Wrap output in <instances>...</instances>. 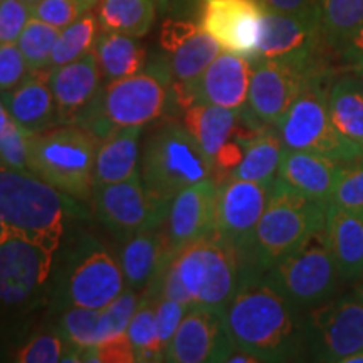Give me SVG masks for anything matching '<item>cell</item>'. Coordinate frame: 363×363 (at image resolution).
I'll return each instance as SVG.
<instances>
[{
    "mask_svg": "<svg viewBox=\"0 0 363 363\" xmlns=\"http://www.w3.org/2000/svg\"><path fill=\"white\" fill-rule=\"evenodd\" d=\"M224 321L235 348L261 362L296 360L305 353V311L259 272H246Z\"/></svg>",
    "mask_w": 363,
    "mask_h": 363,
    "instance_id": "cell-1",
    "label": "cell"
},
{
    "mask_svg": "<svg viewBox=\"0 0 363 363\" xmlns=\"http://www.w3.org/2000/svg\"><path fill=\"white\" fill-rule=\"evenodd\" d=\"M246 276L242 251L212 230L174 252L143 293L224 311Z\"/></svg>",
    "mask_w": 363,
    "mask_h": 363,
    "instance_id": "cell-2",
    "label": "cell"
},
{
    "mask_svg": "<svg viewBox=\"0 0 363 363\" xmlns=\"http://www.w3.org/2000/svg\"><path fill=\"white\" fill-rule=\"evenodd\" d=\"M326 207V202L306 197L276 179L264 214L242 252L246 272L264 274L311 234L323 229Z\"/></svg>",
    "mask_w": 363,
    "mask_h": 363,
    "instance_id": "cell-3",
    "label": "cell"
},
{
    "mask_svg": "<svg viewBox=\"0 0 363 363\" xmlns=\"http://www.w3.org/2000/svg\"><path fill=\"white\" fill-rule=\"evenodd\" d=\"M71 208V197L40 177L0 163V219L22 238L56 252Z\"/></svg>",
    "mask_w": 363,
    "mask_h": 363,
    "instance_id": "cell-4",
    "label": "cell"
},
{
    "mask_svg": "<svg viewBox=\"0 0 363 363\" xmlns=\"http://www.w3.org/2000/svg\"><path fill=\"white\" fill-rule=\"evenodd\" d=\"M140 175L150 199L157 206L169 208L180 190L214 180V165L184 123L169 120L145 143Z\"/></svg>",
    "mask_w": 363,
    "mask_h": 363,
    "instance_id": "cell-5",
    "label": "cell"
},
{
    "mask_svg": "<svg viewBox=\"0 0 363 363\" xmlns=\"http://www.w3.org/2000/svg\"><path fill=\"white\" fill-rule=\"evenodd\" d=\"M170 81L165 65L128 78L110 81L76 123L84 126L99 140L115 130L150 125L165 111Z\"/></svg>",
    "mask_w": 363,
    "mask_h": 363,
    "instance_id": "cell-6",
    "label": "cell"
},
{
    "mask_svg": "<svg viewBox=\"0 0 363 363\" xmlns=\"http://www.w3.org/2000/svg\"><path fill=\"white\" fill-rule=\"evenodd\" d=\"M99 138L78 123L57 125L34 133L29 148V172L76 201L94 192V160Z\"/></svg>",
    "mask_w": 363,
    "mask_h": 363,
    "instance_id": "cell-7",
    "label": "cell"
},
{
    "mask_svg": "<svg viewBox=\"0 0 363 363\" xmlns=\"http://www.w3.org/2000/svg\"><path fill=\"white\" fill-rule=\"evenodd\" d=\"M330 76V69L313 76L276 128L284 148L318 153L347 165L363 157V148L343 138L331 121L328 111Z\"/></svg>",
    "mask_w": 363,
    "mask_h": 363,
    "instance_id": "cell-8",
    "label": "cell"
},
{
    "mask_svg": "<svg viewBox=\"0 0 363 363\" xmlns=\"http://www.w3.org/2000/svg\"><path fill=\"white\" fill-rule=\"evenodd\" d=\"M294 306L308 311L328 301L347 284L331 254L325 227L264 272Z\"/></svg>",
    "mask_w": 363,
    "mask_h": 363,
    "instance_id": "cell-9",
    "label": "cell"
},
{
    "mask_svg": "<svg viewBox=\"0 0 363 363\" xmlns=\"http://www.w3.org/2000/svg\"><path fill=\"white\" fill-rule=\"evenodd\" d=\"M363 350V288L337 294L305 311V353L316 362L343 363Z\"/></svg>",
    "mask_w": 363,
    "mask_h": 363,
    "instance_id": "cell-10",
    "label": "cell"
},
{
    "mask_svg": "<svg viewBox=\"0 0 363 363\" xmlns=\"http://www.w3.org/2000/svg\"><path fill=\"white\" fill-rule=\"evenodd\" d=\"M326 51L328 48L315 2L299 12H274L266 9L252 57L318 67L326 66Z\"/></svg>",
    "mask_w": 363,
    "mask_h": 363,
    "instance_id": "cell-11",
    "label": "cell"
},
{
    "mask_svg": "<svg viewBox=\"0 0 363 363\" xmlns=\"http://www.w3.org/2000/svg\"><path fill=\"white\" fill-rule=\"evenodd\" d=\"M251 62L247 115L257 123L274 128L313 76L328 69V66L306 67L259 57H251Z\"/></svg>",
    "mask_w": 363,
    "mask_h": 363,
    "instance_id": "cell-12",
    "label": "cell"
},
{
    "mask_svg": "<svg viewBox=\"0 0 363 363\" xmlns=\"http://www.w3.org/2000/svg\"><path fill=\"white\" fill-rule=\"evenodd\" d=\"M251 57L222 51L206 71L190 84H174V96L179 106L187 103H206L247 113Z\"/></svg>",
    "mask_w": 363,
    "mask_h": 363,
    "instance_id": "cell-13",
    "label": "cell"
},
{
    "mask_svg": "<svg viewBox=\"0 0 363 363\" xmlns=\"http://www.w3.org/2000/svg\"><path fill=\"white\" fill-rule=\"evenodd\" d=\"M93 202L103 224L126 239L145 227L163 224L167 216V208L150 199L140 172L126 180L96 187Z\"/></svg>",
    "mask_w": 363,
    "mask_h": 363,
    "instance_id": "cell-14",
    "label": "cell"
},
{
    "mask_svg": "<svg viewBox=\"0 0 363 363\" xmlns=\"http://www.w3.org/2000/svg\"><path fill=\"white\" fill-rule=\"evenodd\" d=\"M126 289L120 262L106 249L89 242L76 257L65 281L71 306L103 310Z\"/></svg>",
    "mask_w": 363,
    "mask_h": 363,
    "instance_id": "cell-15",
    "label": "cell"
},
{
    "mask_svg": "<svg viewBox=\"0 0 363 363\" xmlns=\"http://www.w3.org/2000/svg\"><path fill=\"white\" fill-rule=\"evenodd\" d=\"M274 184L229 177L217 185L214 230L246 251L257 222L264 214Z\"/></svg>",
    "mask_w": 363,
    "mask_h": 363,
    "instance_id": "cell-16",
    "label": "cell"
},
{
    "mask_svg": "<svg viewBox=\"0 0 363 363\" xmlns=\"http://www.w3.org/2000/svg\"><path fill=\"white\" fill-rule=\"evenodd\" d=\"M235 345L227 331L224 311L211 308H189L172 338L165 362L207 363L227 362Z\"/></svg>",
    "mask_w": 363,
    "mask_h": 363,
    "instance_id": "cell-17",
    "label": "cell"
},
{
    "mask_svg": "<svg viewBox=\"0 0 363 363\" xmlns=\"http://www.w3.org/2000/svg\"><path fill=\"white\" fill-rule=\"evenodd\" d=\"M54 252L22 235L0 244V301L21 305L43 288L52 269Z\"/></svg>",
    "mask_w": 363,
    "mask_h": 363,
    "instance_id": "cell-18",
    "label": "cell"
},
{
    "mask_svg": "<svg viewBox=\"0 0 363 363\" xmlns=\"http://www.w3.org/2000/svg\"><path fill=\"white\" fill-rule=\"evenodd\" d=\"M264 11L261 0H203L201 26L224 51L252 57Z\"/></svg>",
    "mask_w": 363,
    "mask_h": 363,
    "instance_id": "cell-19",
    "label": "cell"
},
{
    "mask_svg": "<svg viewBox=\"0 0 363 363\" xmlns=\"http://www.w3.org/2000/svg\"><path fill=\"white\" fill-rule=\"evenodd\" d=\"M217 184L208 179L180 190L167 208L163 229L172 254L214 230Z\"/></svg>",
    "mask_w": 363,
    "mask_h": 363,
    "instance_id": "cell-20",
    "label": "cell"
},
{
    "mask_svg": "<svg viewBox=\"0 0 363 363\" xmlns=\"http://www.w3.org/2000/svg\"><path fill=\"white\" fill-rule=\"evenodd\" d=\"M51 88L59 123H76L103 88V74L94 52L69 65L51 67Z\"/></svg>",
    "mask_w": 363,
    "mask_h": 363,
    "instance_id": "cell-21",
    "label": "cell"
},
{
    "mask_svg": "<svg viewBox=\"0 0 363 363\" xmlns=\"http://www.w3.org/2000/svg\"><path fill=\"white\" fill-rule=\"evenodd\" d=\"M0 96L12 120L33 133L61 125L51 88V67L30 71L16 88Z\"/></svg>",
    "mask_w": 363,
    "mask_h": 363,
    "instance_id": "cell-22",
    "label": "cell"
},
{
    "mask_svg": "<svg viewBox=\"0 0 363 363\" xmlns=\"http://www.w3.org/2000/svg\"><path fill=\"white\" fill-rule=\"evenodd\" d=\"M343 169V163L331 160L328 157L303 152V150L284 148L278 180L306 197L328 203Z\"/></svg>",
    "mask_w": 363,
    "mask_h": 363,
    "instance_id": "cell-23",
    "label": "cell"
},
{
    "mask_svg": "<svg viewBox=\"0 0 363 363\" xmlns=\"http://www.w3.org/2000/svg\"><path fill=\"white\" fill-rule=\"evenodd\" d=\"M170 256L172 251L163 224L145 227L130 235L120 254V266L126 288L143 293L153 283Z\"/></svg>",
    "mask_w": 363,
    "mask_h": 363,
    "instance_id": "cell-24",
    "label": "cell"
},
{
    "mask_svg": "<svg viewBox=\"0 0 363 363\" xmlns=\"http://www.w3.org/2000/svg\"><path fill=\"white\" fill-rule=\"evenodd\" d=\"M325 233L345 283L363 278V214L328 203Z\"/></svg>",
    "mask_w": 363,
    "mask_h": 363,
    "instance_id": "cell-25",
    "label": "cell"
},
{
    "mask_svg": "<svg viewBox=\"0 0 363 363\" xmlns=\"http://www.w3.org/2000/svg\"><path fill=\"white\" fill-rule=\"evenodd\" d=\"M182 108V123L194 136L214 165L216 157L230 140L238 135L246 113H239L227 108L206 103H187Z\"/></svg>",
    "mask_w": 363,
    "mask_h": 363,
    "instance_id": "cell-26",
    "label": "cell"
},
{
    "mask_svg": "<svg viewBox=\"0 0 363 363\" xmlns=\"http://www.w3.org/2000/svg\"><path fill=\"white\" fill-rule=\"evenodd\" d=\"M142 131L143 126H128L111 131L99 140L94 160V189L138 174Z\"/></svg>",
    "mask_w": 363,
    "mask_h": 363,
    "instance_id": "cell-27",
    "label": "cell"
},
{
    "mask_svg": "<svg viewBox=\"0 0 363 363\" xmlns=\"http://www.w3.org/2000/svg\"><path fill=\"white\" fill-rule=\"evenodd\" d=\"M328 111L338 133L363 148V76L345 72L330 84Z\"/></svg>",
    "mask_w": 363,
    "mask_h": 363,
    "instance_id": "cell-28",
    "label": "cell"
},
{
    "mask_svg": "<svg viewBox=\"0 0 363 363\" xmlns=\"http://www.w3.org/2000/svg\"><path fill=\"white\" fill-rule=\"evenodd\" d=\"M284 145L274 126H262L252 136L244 140L242 160L233 175L235 179L274 184L278 179Z\"/></svg>",
    "mask_w": 363,
    "mask_h": 363,
    "instance_id": "cell-29",
    "label": "cell"
},
{
    "mask_svg": "<svg viewBox=\"0 0 363 363\" xmlns=\"http://www.w3.org/2000/svg\"><path fill=\"white\" fill-rule=\"evenodd\" d=\"M103 79L106 83L145 71L147 51L136 38L116 33H101L93 48Z\"/></svg>",
    "mask_w": 363,
    "mask_h": 363,
    "instance_id": "cell-30",
    "label": "cell"
},
{
    "mask_svg": "<svg viewBox=\"0 0 363 363\" xmlns=\"http://www.w3.org/2000/svg\"><path fill=\"white\" fill-rule=\"evenodd\" d=\"M94 13L101 33L143 38L155 21V0H99Z\"/></svg>",
    "mask_w": 363,
    "mask_h": 363,
    "instance_id": "cell-31",
    "label": "cell"
},
{
    "mask_svg": "<svg viewBox=\"0 0 363 363\" xmlns=\"http://www.w3.org/2000/svg\"><path fill=\"white\" fill-rule=\"evenodd\" d=\"M224 51L211 34L201 29L187 40L172 49L167 57L165 67L175 84L194 83L214 59Z\"/></svg>",
    "mask_w": 363,
    "mask_h": 363,
    "instance_id": "cell-32",
    "label": "cell"
},
{
    "mask_svg": "<svg viewBox=\"0 0 363 363\" xmlns=\"http://www.w3.org/2000/svg\"><path fill=\"white\" fill-rule=\"evenodd\" d=\"M328 51L337 52L363 22V0H316Z\"/></svg>",
    "mask_w": 363,
    "mask_h": 363,
    "instance_id": "cell-33",
    "label": "cell"
},
{
    "mask_svg": "<svg viewBox=\"0 0 363 363\" xmlns=\"http://www.w3.org/2000/svg\"><path fill=\"white\" fill-rule=\"evenodd\" d=\"M99 35V24L94 11L84 12L57 35L51 54V67H59L78 61L93 51Z\"/></svg>",
    "mask_w": 363,
    "mask_h": 363,
    "instance_id": "cell-34",
    "label": "cell"
},
{
    "mask_svg": "<svg viewBox=\"0 0 363 363\" xmlns=\"http://www.w3.org/2000/svg\"><path fill=\"white\" fill-rule=\"evenodd\" d=\"M126 335L133 345L136 362H163L157 333L155 296L142 293V299L126 328Z\"/></svg>",
    "mask_w": 363,
    "mask_h": 363,
    "instance_id": "cell-35",
    "label": "cell"
},
{
    "mask_svg": "<svg viewBox=\"0 0 363 363\" xmlns=\"http://www.w3.org/2000/svg\"><path fill=\"white\" fill-rule=\"evenodd\" d=\"M61 29L45 24V22L30 17L22 30L17 45L24 54L29 71H40L51 67V54Z\"/></svg>",
    "mask_w": 363,
    "mask_h": 363,
    "instance_id": "cell-36",
    "label": "cell"
},
{
    "mask_svg": "<svg viewBox=\"0 0 363 363\" xmlns=\"http://www.w3.org/2000/svg\"><path fill=\"white\" fill-rule=\"evenodd\" d=\"M99 315L101 310L71 306L61 318V333L67 342L79 348L99 343Z\"/></svg>",
    "mask_w": 363,
    "mask_h": 363,
    "instance_id": "cell-37",
    "label": "cell"
},
{
    "mask_svg": "<svg viewBox=\"0 0 363 363\" xmlns=\"http://www.w3.org/2000/svg\"><path fill=\"white\" fill-rule=\"evenodd\" d=\"M140 293L126 288L115 301L103 308L99 315V343L126 333L131 318L140 305Z\"/></svg>",
    "mask_w": 363,
    "mask_h": 363,
    "instance_id": "cell-38",
    "label": "cell"
},
{
    "mask_svg": "<svg viewBox=\"0 0 363 363\" xmlns=\"http://www.w3.org/2000/svg\"><path fill=\"white\" fill-rule=\"evenodd\" d=\"M33 131L22 128L19 123L9 120L0 131V163L11 169L29 170V148Z\"/></svg>",
    "mask_w": 363,
    "mask_h": 363,
    "instance_id": "cell-39",
    "label": "cell"
},
{
    "mask_svg": "<svg viewBox=\"0 0 363 363\" xmlns=\"http://www.w3.org/2000/svg\"><path fill=\"white\" fill-rule=\"evenodd\" d=\"M72 343L59 335H38L16 352L13 360L19 363H57L66 362Z\"/></svg>",
    "mask_w": 363,
    "mask_h": 363,
    "instance_id": "cell-40",
    "label": "cell"
},
{
    "mask_svg": "<svg viewBox=\"0 0 363 363\" xmlns=\"http://www.w3.org/2000/svg\"><path fill=\"white\" fill-rule=\"evenodd\" d=\"M328 203L363 214V157L347 163Z\"/></svg>",
    "mask_w": 363,
    "mask_h": 363,
    "instance_id": "cell-41",
    "label": "cell"
},
{
    "mask_svg": "<svg viewBox=\"0 0 363 363\" xmlns=\"http://www.w3.org/2000/svg\"><path fill=\"white\" fill-rule=\"evenodd\" d=\"M189 306L182 305V303L175 301V299L155 296V318H157V333L158 342H160V348L163 353V362H165L167 350H169L172 338L175 337L177 330L187 315Z\"/></svg>",
    "mask_w": 363,
    "mask_h": 363,
    "instance_id": "cell-42",
    "label": "cell"
},
{
    "mask_svg": "<svg viewBox=\"0 0 363 363\" xmlns=\"http://www.w3.org/2000/svg\"><path fill=\"white\" fill-rule=\"evenodd\" d=\"M86 11L79 0H39L30 6V17L45 22V24L65 29L79 19Z\"/></svg>",
    "mask_w": 363,
    "mask_h": 363,
    "instance_id": "cell-43",
    "label": "cell"
},
{
    "mask_svg": "<svg viewBox=\"0 0 363 363\" xmlns=\"http://www.w3.org/2000/svg\"><path fill=\"white\" fill-rule=\"evenodd\" d=\"M81 362L91 363H133L136 362L133 345L128 335L121 333L115 338L93 345V347L81 348Z\"/></svg>",
    "mask_w": 363,
    "mask_h": 363,
    "instance_id": "cell-44",
    "label": "cell"
},
{
    "mask_svg": "<svg viewBox=\"0 0 363 363\" xmlns=\"http://www.w3.org/2000/svg\"><path fill=\"white\" fill-rule=\"evenodd\" d=\"M29 72L17 43L0 44V94L16 88Z\"/></svg>",
    "mask_w": 363,
    "mask_h": 363,
    "instance_id": "cell-45",
    "label": "cell"
},
{
    "mask_svg": "<svg viewBox=\"0 0 363 363\" xmlns=\"http://www.w3.org/2000/svg\"><path fill=\"white\" fill-rule=\"evenodd\" d=\"M30 19V7L22 0H0V44L17 43Z\"/></svg>",
    "mask_w": 363,
    "mask_h": 363,
    "instance_id": "cell-46",
    "label": "cell"
},
{
    "mask_svg": "<svg viewBox=\"0 0 363 363\" xmlns=\"http://www.w3.org/2000/svg\"><path fill=\"white\" fill-rule=\"evenodd\" d=\"M337 54L345 72L363 76V22L340 45Z\"/></svg>",
    "mask_w": 363,
    "mask_h": 363,
    "instance_id": "cell-47",
    "label": "cell"
},
{
    "mask_svg": "<svg viewBox=\"0 0 363 363\" xmlns=\"http://www.w3.org/2000/svg\"><path fill=\"white\" fill-rule=\"evenodd\" d=\"M201 29V24L192 21H180V19H170L162 26L160 30V45L163 51L170 52L177 45L187 40L190 35H194Z\"/></svg>",
    "mask_w": 363,
    "mask_h": 363,
    "instance_id": "cell-48",
    "label": "cell"
},
{
    "mask_svg": "<svg viewBox=\"0 0 363 363\" xmlns=\"http://www.w3.org/2000/svg\"><path fill=\"white\" fill-rule=\"evenodd\" d=\"M316 0H261L266 9L274 12H299L311 7Z\"/></svg>",
    "mask_w": 363,
    "mask_h": 363,
    "instance_id": "cell-49",
    "label": "cell"
},
{
    "mask_svg": "<svg viewBox=\"0 0 363 363\" xmlns=\"http://www.w3.org/2000/svg\"><path fill=\"white\" fill-rule=\"evenodd\" d=\"M227 362L229 363H259L261 360L257 357H254L252 353H247L244 350H239V348H235V350L230 353V357L227 358Z\"/></svg>",
    "mask_w": 363,
    "mask_h": 363,
    "instance_id": "cell-50",
    "label": "cell"
},
{
    "mask_svg": "<svg viewBox=\"0 0 363 363\" xmlns=\"http://www.w3.org/2000/svg\"><path fill=\"white\" fill-rule=\"evenodd\" d=\"M12 235H21V234L17 233L13 227L9 225L6 220L0 219V244H2L4 240H7L9 238H12Z\"/></svg>",
    "mask_w": 363,
    "mask_h": 363,
    "instance_id": "cell-51",
    "label": "cell"
},
{
    "mask_svg": "<svg viewBox=\"0 0 363 363\" xmlns=\"http://www.w3.org/2000/svg\"><path fill=\"white\" fill-rule=\"evenodd\" d=\"M9 120H11V115H9L6 104H4V101H2V96H0V131L6 128Z\"/></svg>",
    "mask_w": 363,
    "mask_h": 363,
    "instance_id": "cell-52",
    "label": "cell"
},
{
    "mask_svg": "<svg viewBox=\"0 0 363 363\" xmlns=\"http://www.w3.org/2000/svg\"><path fill=\"white\" fill-rule=\"evenodd\" d=\"M343 363H363V350L353 353V355L347 357L343 360Z\"/></svg>",
    "mask_w": 363,
    "mask_h": 363,
    "instance_id": "cell-53",
    "label": "cell"
},
{
    "mask_svg": "<svg viewBox=\"0 0 363 363\" xmlns=\"http://www.w3.org/2000/svg\"><path fill=\"white\" fill-rule=\"evenodd\" d=\"M79 2H81V6L84 7V11L88 12V11H93L94 6H96L99 0H79Z\"/></svg>",
    "mask_w": 363,
    "mask_h": 363,
    "instance_id": "cell-54",
    "label": "cell"
},
{
    "mask_svg": "<svg viewBox=\"0 0 363 363\" xmlns=\"http://www.w3.org/2000/svg\"><path fill=\"white\" fill-rule=\"evenodd\" d=\"M22 2H26V4H27V6H29V7H30V6H34V4H35V2H39V0H22Z\"/></svg>",
    "mask_w": 363,
    "mask_h": 363,
    "instance_id": "cell-55",
    "label": "cell"
},
{
    "mask_svg": "<svg viewBox=\"0 0 363 363\" xmlns=\"http://www.w3.org/2000/svg\"><path fill=\"white\" fill-rule=\"evenodd\" d=\"M167 0H155V4H160V6H165Z\"/></svg>",
    "mask_w": 363,
    "mask_h": 363,
    "instance_id": "cell-56",
    "label": "cell"
}]
</instances>
